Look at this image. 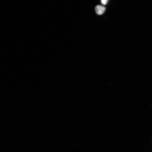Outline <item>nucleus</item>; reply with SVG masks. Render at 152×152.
Returning a JSON list of instances; mask_svg holds the SVG:
<instances>
[{"label":"nucleus","mask_w":152,"mask_h":152,"mask_svg":"<svg viewBox=\"0 0 152 152\" xmlns=\"http://www.w3.org/2000/svg\"><path fill=\"white\" fill-rule=\"evenodd\" d=\"M106 8L104 7L101 5H98L95 7V10L97 14L98 15H101L105 12Z\"/></svg>","instance_id":"obj_1"},{"label":"nucleus","mask_w":152,"mask_h":152,"mask_svg":"<svg viewBox=\"0 0 152 152\" xmlns=\"http://www.w3.org/2000/svg\"><path fill=\"white\" fill-rule=\"evenodd\" d=\"M108 2L107 0H102L101 2L102 4L103 5H106L107 4Z\"/></svg>","instance_id":"obj_2"}]
</instances>
